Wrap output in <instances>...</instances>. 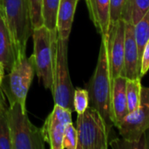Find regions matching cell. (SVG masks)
<instances>
[{
    "instance_id": "ac0fdd59",
    "label": "cell",
    "mask_w": 149,
    "mask_h": 149,
    "mask_svg": "<svg viewBox=\"0 0 149 149\" xmlns=\"http://www.w3.org/2000/svg\"><path fill=\"white\" fill-rule=\"evenodd\" d=\"M134 37L138 47L139 62L141 69V62L143 50L149 40V10L142 17V18L136 24H134Z\"/></svg>"
},
{
    "instance_id": "5bb4252c",
    "label": "cell",
    "mask_w": 149,
    "mask_h": 149,
    "mask_svg": "<svg viewBox=\"0 0 149 149\" xmlns=\"http://www.w3.org/2000/svg\"><path fill=\"white\" fill-rule=\"evenodd\" d=\"M127 78L120 75L114 79L112 85V108L114 117V126L116 127L121 123L128 114L127 94H126Z\"/></svg>"
},
{
    "instance_id": "ffe728a7",
    "label": "cell",
    "mask_w": 149,
    "mask_h": 149,
    "mask_svg": "<svg viewBox=\"0 0 149 149\" xmlns=\"http://www.w3.org/2000/svg\"><path fill=\"white\" fill-rule=\"evenodd\" d=\"M149 10V0H128L124 20L136 24Z\"/></svg>"
},
{
    "instance_id": "484cf974",
    "label": "cell",
    "mask_w": 149,
    "mask_h": 149,
    "mask_svg": "<svg viewBox=\"0 0 149 149\" xmlns=\"http://www.w3.org/2000/svg\"><path fill=\"white\" fill-rule=\"evenodd\" d=\"M4 69H3V65L0 64V86H1V83H2V79H3V76H4Z\"/></svg>"
},
{
    "instance_id": "30bf717a",
    "label": "cell",
    "mask_w": 149,
    "mask_h": 149,
    "mask_svg": "<svg viewBox=\"0 0 149 149\" xmlns=\"http://www.w3.org/2000/svg\"><path fill=\"white\" fill-rule=\"evenodd\" d=\"M107 49L110 77L113 85L114 79L122 75L124 68L125 21L123 18L110 26Z\"/></svg>"
},
{
    "instance_id": "5b68a950",
    "label": "cell",
    "mask_w": 149,
    "mask_h": 149,
    "mask_svg": "<svg viewBox=\"0 0 149 149\" xmlns=\"http://www.w3.org/2000/svg\"><path fill=\"white\" fill-rule=\"evenodd\" d=\"M0 6L16 45L18 58L25 56L27 41L33 31L29 0H0Z\"/></svg>"
},
{
    "instance_id": "d6986e66",
    "label": "cell",
    "mask_w": 149,
    "mask_h": 149,
    "mask_svg": "<svg viewBox=\"0 0 149 149\" xmlns=\"http://www.w3.org/2000/svg\"><path fill=\"white\" fill-rule=\"evenodd\" d=\"M60 0H42L43 25L50 31H57V14Z\"/></svg>"
},
{
    "instance_id": "cb8c5ba5",
    "label": "cell",
    "mask_w": 149,
    "mask_h": 149,
    "mask_svg": "<svg viewBox=\"0 0 149 149\" xmlns=\"http://www.w3.org/2000/svg\"><path fill=\"white\" fill-rule=\"evenodd\" d=\"M31 10V19L32 29L38 28L43 25L42 17V0H29Z\"/></svg>"
},
{
    "instance_id": "277c9868",
    "label": "cell",
    "mask_w": 149,
    "mask_h": 149,
    "mask_svg": "<svg viewBox=\"0 0 149 149\" xmlns=\"http://www.w3.org/2000/svg\"><path fill=\"white\" fill-rule=\"evenodd\" d=\"M35 73L32 56L27 58L25 55L16 60L11 70L3 76L0 86L9 105L18 102L26 108V97Z\"/></svg>"
},
{
    "instance_id": "7c38bea8",
    "label": "cell",
    "mask_w": 149,
    "mask_h": 149,
    "mask_svg": "<svg viewBox=\"0 0 149 149\" xmlns=\"http://www.w3.org/2000/svg\"><path fill=\"white\" fill-rule=\"evenodd\" d=\"M18 58L16 45L0 6V64L4 72H9Z\"/></svg>"
},
{
    "instance_id": "d4e9b609",
    "label": "cell",
    "mask_w": 149,
    "mask_h": 149,
    "mask_svg": "<svg viewBox=\"0 0 149 149\" xmlns=\"http://www.w3.org/2000/svg\"><path fill=\"white\" fill-rule=\"evenodd\" d=\"M149 70V40L144 47L141 62V69H140V76L143 77Z\"/></svg>"
},
{
    "instance_id": "44dd1931",
    "label": "cell",
    "mask_w": 149,
    "mask_h": 149,
    "mask_svg": "<svg viewBox=\"0 0 149 149\" xmlns=\"http://www.w3.org/2000/svg\"><path fill=\"white\" fill-rule=\"evenodd\" d=\"M89 107V93L86 89L78 88L73 93V109L77 114L84 113Z\"/></svg>"
},
{
    "instance_id": "2e32d148",
    "label": "cell",
    "mask_w": 149,
    "mask_h": 149,
    "mask_svg": "<svg viewBox=\"0 0 149 149\" xmlns=\"http://www.w3.org/2000/svg\"><path fill=\"white\" fill-rule=\"evenodd\" d=\"M141 78L127 79L126 82V94L127 101L128 112H134L138 109L141 102Z\"/></svg>"
},
{
    "instance_id": "52a82bcc",
    "label": "cell",
    "mask_w": 149,
    "mask_h": 149,
    "mask_svg": "<svg viewBox=\"0 0 149 149\" xmlns=\"http://www.w3.org/2000/svg\"><path fill=\"white\" fill-rule=\"evenodd\" d=\"M68 41L69 39L64 40L58 38L53 70V82L51 91L54 104L73 112V93L75 89L71 80L68 67Z\"/></svg>"
},
{
    "instance_id": "8992f818",
    "label": "cell",
    "mask_w": 149,
    "mask_h": 149,
    "mask_svg": "<svg viewBox=\"0 0 149 149\" xmlns=\"http://www.w3.org/2000/svg\"><path fill=\"white\" fill-rule=\"evenodd\" d=\"M78 143L76 149H107L108 143V127L100 113L93 107L77 118Z\"/></svg>"
},
{
    "instance_id": "e0dca14e",
    "label": "cell",
    "mask_w": 149,
    "mask_h": 149,
    "mask_svg": "<svg viewBox=\"0 0 149 149\" xmlns=\"http://www.w3.org/2000/svg\"><path fill=\"white\" fill-rule=\"evenodd\" d=\"M6 98L0 89V149H12L7 120Z\"/></svg>"
},
{
    "instance_id": "7a4b0ae2",
    "label": "cell",
    "mask_w": 149,
    "mask_h": 149,
    "mask_svg": "<svg viewBox=\"0 0 149 149\" xmlns=\"http://www.w3.org/2000/svg\"><path fill=\"white\" fill-rule=\"evenodd\" d=\"M7 120L12 149H44L45 139L42 129L33 125L26 108L18 102L9 105Z\"/></svg>"
},
{
    "instance_id": "4fadbf2b",
    "label": "cell",
    "mask_w": 149,
    "mask_h": 149,
    "mask_svg": "<svg viewBox=\"0 0 149 149\" xmlns=\"http://www.w3.org/2000/svg\"><path fill=\"white\" fill-rule=\"evenodd\" d=\"M90 18L101 36L106 38L110 31V2L111 0H86Z\"/></svg>"
},
{
    "instance_id": "7402d4cb",
    "label": "cell",
    "mask_w": 149,
    "mask_h": 149,
    "mask_svg": "<svg viewBox=\"0 0 149 149\" xmlns=\"http://www.w3.org/2000/svg\"><path fill=\"white\" fill-rule=\"evenodd\" d=\"M128 0H111L110 2V26L115 24L120 19H122Z\"/></svg>"
},
{
    "instance_id": "ba28073f",
    "label": "cell",
    "mask_w": 149,
    "mask_h": 149,
    "mask_svg": "<svg viewBox=\"0 0 149 149\" xmlns=\"http://www.w3.org/2000/svg\"><path fill=\"white\" fill-rule=\"evenodd\" d=\"M117 128L128 144H137L142 139L149 130V88H142L140 107L128 113Z\"/></svg>"
},
{
    "instance_id": "9c48e42d",
    "label": "cell",
    "mask_w": 149,
    "mask_h": 149,
    "mask_svg": "<svg viewBox=\"0 0 149 149\" xmlns=\"http://www.w3.org/2000/svg\"><path fill=\"white\" fill-rule=\"evenodd\" d=\"M72 113L71 110L54 104L52 112L47 116L41 128L45 141L49 144L51 149H62L65 126L72 122Z\"/></svg>"
},
{
    "instance_id": "9a60e30c",
    "label": "cell",
    "mask_w": 149,
    "mask_h": 149,
    "mask_svg": "<svg viewBox=\"0 0 149 149\" xmlns=\"http://www.w3.org/2000/svg\"><path fill=\"white\" fill-rule=\"evenodd\" d=\"M79 0H60L57 14V32L60 39H69L74 14Z\"/></svg>"
},
{
    "instance_id": "8fae6325",
    "label": "cell",
    "mask_w": 149,
    "mask_h": 149,
    "mask_svg": "<svg viewBox=\"0 0 149 149\" xmlns=\"http://www.w3.org/2000/svg\"><path fill=\"white\" fill-rule=\"evenodd\" d=\"M125 21V53L122 76L127 79H135L140 76V62L138 47L134 37V24Z\"/></svg>"
},
{
    "instance_id": "603a6c76",
    "label": "cell",
    "mask_w": 149,
    "mask_h": 149,
    "mask_svg": "<svg viewBox=\"0 0 149 149\" xmlns=\"http://www.w3.org/2000/svg\"><path fill=\"white\" fill-rule=\"evenodd\" d=\"M78 143V134L77 129L74 127L72 122L68 123L65 126L63 141H62V149H76Z\"/></svg>"
},
{
    "instance_id": "6da1fadb",
    "label": "cell",
    "mask_w": 149,
    "mask_h": 149,
    "mask_svg": "<svg viewBox=\"0 0 149 149\" xmlns=\"http://www.w3.org/2000/svg\"><path fill=\"white\" fill-rule=\"evenodd\" d=\"M108 37L101 38L97 65L94 73L87 85L89 106L97 109L107 127L114 126L112 108V82L108 60Z\"/></svg>"
},
{
    "instance_id": "3957f363",
    "label": "cell",
    "mask_w": 149,
    "mask_h": 149,
    "mask_svg": "<svg viewBox=\"0 0 149 149\" xmlns=\"http://www.w3.org/2000/svg\"><path fill=\"white\" fill-rule=\"evenodd\" d=\"M33 53L36 74L45 89H50L53 82V70L58 45L57 31H50L42 25L32 31Z\"/></svg>"
}]
</instances>
